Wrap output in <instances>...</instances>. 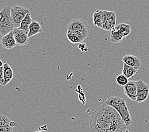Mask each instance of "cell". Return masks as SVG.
<instances>
[{"mask_svg":"<svg viewBox=\"0 0 149 132\" xmlns=\"http://www.w3.org/2000/svg\"><path fill=\"white\" fill-rule=\"evenodd\" d=\"M105 103L112 107L113 109H116L120 116L121 117L126 127H129L133 124L132 119H131L125 99L117 97V96H111L106 99Z\"/></svg>","mask_w":149,"mask_h":132,"instance_id":"obj_2","label":"cell"},{"mask_svg":"<svg viewBox=\"0 0 149 132\" xmlns=\"http://www.w3.org/2000/svg\"><path fill=\"white\" fill-rule=\"evenodd\" d=\"M114 29L118 31L124 38L127 36L131 33V26L126 23H120L117 24Z\"/></svg>","mask_w":149,"mask_h":132,"instance_id":"obj_15","label":"cell"},{"mask_svg":"<svg viewBox=\"0 0 149 132\" xmlns=\"http://www.w3.org/2000/svg\"><path fill=\"white\" fill-rule=\"evenodd\" d=\"M116 82L119 85H120V86L125 87V85L129 82V80L127 79L126 76H124L123 74H120L117 76Z\"/></svg>","mask_w":149,"mask_h":132,"instance_id":"obj_20","label":"cell"},{"mask_svg":"<svg viewBox=\"0 0 149 132\" xmlns=\"http://www.w3.org/2000/svg\"><path fill=\"white\" fill-rule=\"evenodd\" d=\"M67 31L80 32L88 38L90 34V28L89 25L85 20L74 19L70 21L67 26Z\"/></svg>","mask_w":149,"mask_h":132,"instance_id":"obj_5","label":"cell"},{"mask_svg":"<svg viewBox=\"0 0 149 132\" xmlns=\"http://www.w3.org/2000/svg\"><path fill=\"white\" fill-rule=\"evenodd\" d=\"M123 38L124 37L123 36L115 29L111 31L110 39H111V41L113 43H120L123 40Z\"/></svg>","mask_w":149,"mask_h":132,"instance_id":"obj_19","label":"cell"},{"mask_svg":"<svg viewBox=\"0 0 149 132\" xmlns=\"http://www.w3.org/2000/svg\"><path fill=\"white\" fill-rule=\"evenodd\" d=\"M42 32V28L41 24L36 20H33V22L31 24L29 27V33H28V36L30 38Z\"/></svg>","mask_w":149,"mask_h":132,"instance_id":"obj_14","label":"cell"},{"mask_svg":"<svg viewBox=\"0 0 149 132\" xmlns=\"http://www.w3.org/2000/svg\"><path fill=\"white\" fill-rule=\"evenodd\" d=\"M124 92L126 95L132 101L136 102L137 88L136 81H129L125 87H123Z\"/></svg>","mask_w":149,"mask_h":132,"instance_id":"obj_9","label":"cell"},{"mask_svg":"<svg viewBox=\"0 0 149 132\" xmlns=\"http://www.w3.org/2000/svg\"><path fill=\"white\" fill-rule=\"evenodd\" d=\"M11 120L6 115H0V126L10 125Z\"/></svg>","mask_w":149,"mask_h":132,"instance_id":"obj_21","label":"cell"},{"mask_svg":"<svg viewBox=\"0 0 149 132\" xmlns=\"http://www.w3.org/2000/svg\"><path fill=\"white\" fill-rule=\"evenodd\" d=\"M33 19H32L31 15V13H28L26 16L25 17L23 20L22 21V22L20 23V27L19 28L20 29H22L25 32H26L27 33H29V27L31 24L33 22Z\"/></svg>","mask_w":149,"mask_h":132,"instance_id":"obj_17","label":"cell"},{"mask_svg":"<svg viewBox=\"0 0 149 132\" xmlns=\"http://www.w3.org/2000/svg\"><path fill=\"white\" fill-rule=\"evenodd\" d=\"M1 43L3 48L8 50L13 49L17 45L14 38L13 32L11 31L8 34L3 36L1 38Z\"/></svg>","mask_w":149,"mask_h":132,"instance_id":"obj_10","label":"cell"},{"mask_svg":"<svg viewBox=\"0 0 149 132\" xmlns=\"http://www.w3.org/2000/svg\"><path fill=\"white\" fill-rule=\"evenodd\" d=\"M3 62H2V60H0V67H3Z\"/></svg>","mask_w":149,"mask_h":132,"instance_id":"obj_25","label":"cell"},{"mask_svg":"<svg viewBox=\"0 0 149 132\" xmlns=\"http://www.w3.org/2000/svg\"><path fill=\"white\" fill-rule=\"evenodd\" d=\"M34 132H42L41 131H34Z\"/></svg>","mask_w":149,"mask_h":132,"instance_id":"obj_26","label":"cell"},{"mask_svg":"<svg viewBox=\"0 0 149 132\" xmlns=\"http://www.w3.org/2000/svg\"><path fill=\"white\" fill-rule=\"evenodd\" d=\"M117 16L112 11L103 10L102 14V28L105 31H111L116 26Z\"/></svg>","mask_w":149,"mask_h":132,"instance_id":"obj_6","label":"cell"},{"mask_svg":"<svg viewBox=\"0 0 149 132\" xmlns=\"http://www.w3.org/2000/svg\"><path fill=\"white\" fill-rule=\"evenodd\" d=\"M137 88L136 102L141 103L146 101L149 95V86L142 80L136 81Z\"/></svg>","mask_w":149,"mask_h":132,"instance_id":"obj_7","label":"cell"},{"mask_svg":"<svg viewBox=\"0 0 149 132\" xmlns=\"http://www.w3.org/2000/svg\"><path fill=\"white\" fill-rule=\"evenodd\" d=\"M13 32L17 45L24 46L29 43V38L28 36V33H27L26 32L20 29L19 27L14 28Z\"/></svg>","mask_w":149,"mask_h":132,"instance_id":"obj_8","label":"cell"},{"mask_svg":"<svg viewBox=\"0 0 149 132\" xmlns=\"http://www.w3.org/2000/svg\"><path fill=\"white\" fill-rule=\"evenodd\" d=\"M103 10H97L93 15V22L95 26L102 28Z\"/></svg>","mask_w":149,"mask_h":132,"instance_id":"obj_18","label":"cell"},{"mask_svg":"<svg viewBox=\"0 0 149 132\" xmlns=\"http://www.w3.org/2000/svg\"><path fill=\"white\" fill-rule=\"evenodd\" d=\"M67 37L68 38L69 41L72 43H79L87 38L85 36L77 31H67Z\"/></svg>","mask_w":149,"mask_h":132,"instance_id":"obj_12","label":"cell"},{"mask_svg":"<svg viewBox=\"0 0 149 132\" xmlns=\"http://www.w3.org/2000/svg\"><path fill=\"white\" fill-rule=\"evenodd\" d=\"M14 28L11 19L10 7H3L0 11V34L3 36L13 31Z\"/></svg>","mask_w":149,"mask_h":132,"instance_id":"obj_3","label":"cell"},{"mask_svg":"<svg viewBox=\"0 0 149 132\" xmlns=\"http://www.w3.org/2000/svg\"><path fill=\"white\" fill-rule=\"evenodd\" d=\"M10 125L11 126L12 128H13L14 126H15V123L14 122V121H11V122H10Z\"/></svg>","mask_w":149,"mask_h":132,"instance_id":"obj_24","label":"cell"},{"mask_svg":"<svg viewBox=\"0 0 149 132\" xmlns=\"http://www.w3.org/2000/svg\"><path fill=\"white\" fill-rule=\"evenodd\" d=\"M4 77H3V67H0V85L3 86L4 85Z\"/></svg>","mask_w":149,"mask_h":132,"instance_id":"obj_23","label":"cell"},{"mask_svg":"<svg viewBox=\"0 0 149 132\" xmlns=\"http://www.w3.org/2000/svg\"><path fill=\"white\" fill-rule=\"evenodd\" d=\"M11 19L13 26L15 28H19L20 23L28 13H31L30 10L22 6H15L10 8Z\"/></svg>","mask_w":149,"mask_h":132,"instance_id":"obj_4","label":"cell"},{"mask_svg":"<svg viewBox=\"0 0 149 132\" xmlns=\"http://www.w3.org/2000/svg\"><path fill=\"white\" fill-rule=\"evenodd\" d=\"M90 126L92 132H123L127 128L116 109L105 103L92 113Z\"/></svg>","mask_w":149,"mask_h":132,"instance_id":"obj_1","label":"cell"},{"mask_svg":"<svg viewBox=\"0 0 149 132\" xmlns=\"http://www.w3.org/2000/svg\"><path fill=\"white\" fill-rule=\"evenodd\" d=\"M123 62L126 64L127 65L134 67L136 69H140L141 66V60L137 57L127 54L123 57Z\"/></svg>","mask_w":149,"mask_h":132,"instance_id":"obj_11","label":"cell"},{"mask_svg":"<svg viewBox=\"0 0 149 132\" xmlns=\"http://www.w3.org/2000/svg\"><path fill=\"white\" fill-rule=\"evenodd\" d=\"M3 77H4V85L3 87H5L11 81L13 78V71L8 63L3 64Z\"/></svg>","mask_w":149,"mask_h":132,"instance_id":"obj_13","label":"cell"},{"mask_svg":"<svg viewBox=\"0 0 149 132\" xmlns=\"http://www.w3.org/2000/svg\"><path fill=\"white\" fill-rule=\"evenodd\" d=\"M138 69L134 67L127 65L126 64L123 62V74L124 76H126L127 79L133 78L134 75L138 73Z\"/></svg>","mask_w":149,"mask_h":132,"instance_id":"obj_16","label":"cell"},{"mask_svg":"<svg viewBox=\"0 0 149 132\" xmlns=\"http://www.w3.org/2000/svg\"><path fill=\"white\" fill-rule=\"evenodd\" d=\"M13 128L10 125L0 126V132H12Z\"/></svg>","mask_w":149,"mask_h":132,"instance_id":"obj_22","label":"cell"}]
</instances>
